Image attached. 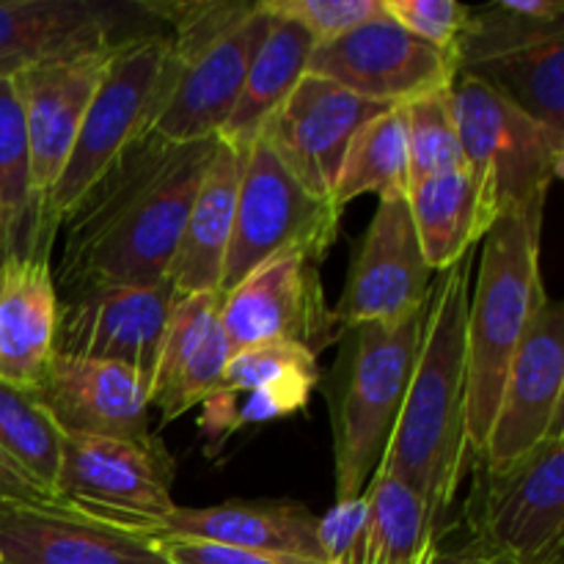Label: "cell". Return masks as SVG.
Masks as SVG:
<instances>
[{"mask_svg":"<svg viewBox=\"0 0 564 564\" xmlns=\"http://www.w3.org/2000/svg\"><path fill=\"white\" fill-rule=\"evenodd\" d=\"M405 135L411 185L427 176L466 169L452 86L405 105Z\"/></svg>","mask_w":564,"mask_h":564,"instance_id":"33","label":"cell"},{"mask_svg":"<svg viewBox=\"0 0 564 564\" xmlns=\"http://www.w3.org/2000/svg\"><path fill=\"white\" fill-rule=\"evenodd\" d=\"M564 433V303L545 284L534 292L532 314L507 372L494 427L474 463L507 466ZM471 463V466H474Z\"/></svg>","mask_w":564,"mask_h":564,"instance_id":"11","label":"cell"},{"mask_svg":"<svg viewBox=\"0 0 564 564\" xmlns=\"http://www.w3.org/2000/svg\"><path fill=\"white\" fill-rule=\"evenodd\" d=\"M408 207L419 246L435 275L460 262L466 253L477 251V242H482L490 226L499 220L468 169L413 182Z\"/></svg>","mask_w":564,"mask_h":564,"instance_id":"27","label":"cell"},{"mask_svg":"<svg viewBox=\"0 0 564 564\" xmlns=\"http://www.w3.org/2000/svg\"><path fill=\"white\" fill-rule=\"evenodd\" d=\"M165 564H325L301 556L268 554V551L237 549V545L204 543L191 538H154Z\"/></svg>","mask_w":564,"mask_h":564,"instance_id":"36","label":"cell"},{"mask_svg":"<svg viewBox=\"0 0 564 564\" xmlns=\"http://www.w3.org/2000/svg\"><path fill=\"white\" fill-rule=\"evenodd\" d=\"M113 47L66 64L36 66L14 77L25 113L28 149H31V182L36 202V251L50 257L53 242L44 237V213L50 196L66 169L77 130L83 124L88 102L102 77Z\"/></svg>","mask_w":564,"mask_h":564,"instance_id":"20","label":"cell"},{"mask_svg":"<svg viewBox=\"0 0 564 564\" xmlns=\"http://www.w3.org/2000/svg\"><path fill=\"white\" fill-rule=\"evenodd\" d=\"M220 325L231 352L281 341L319 356L345 334L325 297L319 264L301 253L270 259L220 295Z\"/></svg>","mask_w":564,"mask_h":564,"instance_id":"12","label":"cell"},{"mask_svg":"<svg viewBox=\"0 0 564 564\" xmlns=\"http://www.w3.org/2000/svg\"><path fill=\"white\" fill-rule=\"evenodd\" d=\"M174 457L158 435H64L53 494L66 510L127 532L160 538L176 510Z\"/></svg>","mask_w":564,"mask_h":564,"instance_id":"9","label":"cell"},{"mask_svg":"<svg viewBox=\"0 0 564 564\" xmlns=\"http://www.w3.org/2000/svg\"><path fill=\"white\" fill-rule=\"evenodd\" d=\"M540 240L543 231L510 213L499 215L482 237L466 325L468 468L488 444L507 372L532 314L534 292L543 284Z\"/></svg>","mask_w":564,"mask_h":564,"instance_id":"3","label":"cell"},{"mask_svg":"<svg viewBox=\"0 0 564 564\" xmlns=\"http://www.w3.org/2000/svg\"><path fill=\"white\" fill-rule=\"evenodd\" d=\"M231 347L220 325V292H196L176 301L152 369V408L163 424L202 405L218 386Z\"/></svg>","mask_w":564,"mask_h":564,"instance_id":"23","label":"cell"},{"mask_svg":"<svg viewBox=\"0 0 564 564\" xmlns=\"http://www.w3.org/2000/svg\"><path fill=\"white\" fill-rule=\"evenodd\" d=\"M3 505H58V501L0 449V507Z\"/></svg>","mask_w":564,"mask_h":564,"instance_id":"37","label":"cell"},{"mask_svg":"<svg viewBox=\"0 0 564 564\" xmlns=\"http://www.w3.org/2000/svg\"><path fill=\"white\" fill-rule=\"evenodd\" d=\"M308 72L339 83L369 102L394 108L449 88L457 77V61L380 11L334 42L317 44Z\"/></svg>","mask_w":564,"mask_h":564,"instance_id":"14","label":"cell"},{"mask_svg":"<svg viewBox=\"0 0 564 564\" xmlns=\"http://www.w3.org/2000/svg\"><path fill=\"white\" fill-rule=\"evenodd\" d=\"M215 147L218 135L171 143L152 132L130 143L61 224L58 301L163 284Z\"/></svg>","mask_w":564,"mask_h":564,"instance_id":"1","label":"cell"},{"mask_svg":"<svg viewBox=\"0 0 564 564\" xmlns=\"http://www.w3.org/2000/svg\"><path fill=\"white\" fill-rule=\"evenodd\" d=\"M463 538L516 564H564V433L507 466H471Z\"/></svg>","mask_w":564,"mask_h":564,"instance_id":"8","label":"cell"},{"mask_svg":"<svg viewBox=\"0 0 564 564\" xmlns=\"http://www.w3.org/2000/svg\"><path fill=\"white\" fill-rule=\"evenodd\" d=\"M273 17L259 0L257 9L231 31L209 42L198 53L176 61L169 94L154 116L152 135L171 143H191L215 138L235 110L246 83L248 66L259 44L268 36Z\"/></svg>","mask_w":564,"mask_h":564,"instance_id":"18","label":"cell"},{"mask_svg":"<svg viewBox=\"0 0 564 564\" xmlns=\"http://www.w3.org/2000/svg\"><path fill=\"white\" fill-rule=\"evenodd\" d=\"M174 58L165 31L138 33L113 47L88 102L66 169L44 213V237H58L66 215L130 143L147 135L169 94Z\"/></svg>","mask_w":564,"mask_h":564,"instance_id":"5","label":"cell"},{"mask_svg":"<svg viewBox=\"0 0 564 564\" xmlns=\"http://www.w3.org/2000/svg\"><path fill=\"white\" fill-rule=\"evenodd\" d=\"M264 9L275 17L295 20L317 44H328L378 17L383 11V0H264Z\"/></svg>","mask_w":564,"mask_h":564,"instance_id":"35","label":"cell"},{"mask_svg":"<svg viewBox=\"0 0 564 564\" xmlns=\"http://www.w3.org/2000/svg\"><path fill=\"white\" fill-rule=\"evenodd\" d=\"M0 564H165L154 538L61 505L0 507Z\"/></svg>","mask_w":564,"mask_h":564,"instance_id":"22","label":"cell"},{"mask_svg":"<svg viewBox=\"0 0 564 564\" xmlns=\"http://www.w3.org/2000/svg\"><path fill=\"white\" fill-rule=\"evenodd\" d=\"M160 538H191L325 562L319 518L297 501H224L213 507H176Z\"/></svg>","mask_w":564,"mask_h":564,"instance_id":"26","label":"cell"},{"mask_svg":"<svg viewBox=\"0 0 564 564\" xmlns=\"http://www.w3.org/2000/svg\"><path fill=\"white\" fill-rule=\"evenodd\" d=\"M389 110L347 91L339 83L306 72L259 130L262 141L308 191L328 196L352 135Z\"/></svg>","mask_w":564,"mask_h":564,"instance_id":"16","label":"cell"},{"mask_svg":"<svg viewBox=\"0 0 564 564\" xmlns=\"http://www.w3.org/2000/svg\"><path fill=\"white\" fill-rule=\"evenodd\" d=\"M61 444L64 433L39 405L33 391L0 383V449L50 496H55L53 485L61 466Z\"/></svg>","mask_w":564,"mask_h":564,"instance_id":"32","label":"cell"},{"mask_svg":"<svg viewBox=\"0 0 564 564\" xmlns=\"http://www.w3.org/2000/svg\"><path fill=\"white\" fill-rule=\"evenodd\" d=\"M435 273L424 259L408 196L378 202L358 240L345 290L334 306L341 330L369 323H402L424 312Z\"/></svg>","mask_w":564,"mask_h":564,"instance_id":"15","label":"cell"},{"mask_svg":"<svg viewBox=\"0 0 564 564\" xmlns=\"http://www.w3.org/2000/svg\"><path fill=\"white\" fill-rule=\"evenodd\" d=\"M457 75L496 94L564 138V3L496 0L471 9L457 44Z\"/></svg>","mask_w":564,"mask_h":564,"instance_id":"6","label":"cell"},{"mask_svg":"<svg viewBox=\"0 0 564 564\" xmlns=\"http://www.w3.org/2000/svg\"><path fill=\"white\" fill-rule=\"evenodd\" d=\"M270 17H273V22L268 28V36L262 39L251 66H248L235 110L218 132V138L240 149H248L257 141L259 130L270 119V113L284 102L286 94L308 72V58L317 47L312 33L297 25L295 20L275 14Z\"/></svg>","mask_w":564,"mask_h":564,"instance_id":"28","label":"cell"},{"mask_svg":"<svg viewBox=\"0 0 564 564\" xmlns=\"http://www.w3.org/2000/svg\"><path fill=\"white\" fill-rule=\"evenodd\" d=\"M246 154L248 149L218 138L213 160L193 196L180 248L165 275L169 286L180 297L196 292H220Z\"/></svg>","mask_w":564,"mask_h":564,"instance_id":"25","label":"cell"},{"mask_svg":"<svg viewBox=\"0 0 564 564\" xmlns=\"http://www.w3.org/2000/svg\"><path fill=\"white\" fill-rule=\"evenodd\" d=\"M474 270L477 251L433 279L411 380L375 471L413 490L444 534L468 471L466 325Z\"/></svg>","mask_w":564,"mask_h":564,"instance_id":"2","label":"cell"},{"mask_svg":"<svg viewBox=\"0 0 564 564\" xmlns=\"http://www.w3.org/2000/svg\"><path fill=\"white\" fill-rule=\"evenodd\" d=\"M383 11L408 33L457 61V44L471 20V6L457 0H383Z\"/></svg>","mask_w":564,"mask_h":564,"instance_id":"34","label":"cell"},{"mask_svg":"<svg viewBox=\"0 0 564 564\" xmlns=\"http://www.w3.org/2000/svg\"><path fill=\"white\" fill-rule=\"evenodd\" d=\"M367 521L358 564H430L441 532L413 490L397 479L375 474L367 488Z\"/></svg>","mask_w":564,"mask_h":564,"instance_id":"29","label":"cell"},{"mask_svg":"<svg viewBox=\"0 0 564 564\" xmlns=\"http://www.w3.org/2000/svg\"><path fill=\"white\" fill-rule=\"evenodd\" d=\"M152 378L124 364L58 356L33 389L39 405L64 435L149 438L152 435Z\"/></svg>","mask_w":564,"mask_h":564,"instance_id":"21","label":"cell"},{"mask_svg":"<svg viewBox=\"0 0 564 564\" xmlns=\"http://www.w3.org/2000/svg\"><path fill=\"white\" fill-rule=\"evenodd\" d=\"M317 356L297 345H257L231 352L218 386L202 402L198 433L213 455L231 433L303 411L319 386Z\"/></svg>","mask_w":564,"mask_h":564,"instance_id":"19","label":"cell"},{"mask_svg":"<svg viewBox=\"0 0 564 564\" xmlns=\"http://www.w3.org/2000/svg\"><path fill=\"white\" fill-rule=\"evenodd\" d=\"M58 290L50 257L0 262V383L33 391L55 356Z\"/></svg>","mask_w":564,"mask_h":564,"instance_id":"24","label":"cell"},{"mask_svg":"<svg viewBox=\"0 0 564 564\" xmlns=\"http://www.w3.org/2000/svg\"><path fill=\"white\" fill-rule=\"evenodd\" d=\"M422 319L419 312L402 323H369L341 334L328 383L336 501L367 494L383 460L416 361Z\"/></svg>","mask_w":564,"mask_h":564,"instance_id":"4","label":"cell"},{"mask_svg":"<svg viewBox=\"0 0 564 564\" xmlns=\"http://www.w3.org/2000/svg\"><path fill=\"white\" fill-rule=\"evenodd\" d=\"M430 564H516V562H507L501 556L488 554V551L477 549L474 543H468L466 538L463 540H452L449 534H444L438 543V551H435L433 562Z\"/></svg>","mask_w":564,"mask_h":564,"instance_id":"38","label":"cell"},{"mask_svg":"<svg viewBox=\"0 0 564 564\" xmlns=\"http://www.w3.org/2000/svg\"><path fill=\"white\" fill-rule=\"evenodd\" d=\"M154 25L147 3L0 0V77L105 53Z\"/></svg>","mask_w":564,"mask_h":564,"instance_id":"13","label":"cell"},{"mask_svg":"<svg viewBox=\"0 0 564 564\" xmlns=\"http://www.w3.org/2000/svg\"><path fill=\"white\" fill-rule=\"evenodd\" d=\"M339 218L334 198L308 191L262 141H253L237 193L220 295L284 253H301L319 264L339 237Z\"/></svg>","mask_w":564,"mask_h":564,"instance_id":"10","label":"cell"},{"mask_svg":"<svg viewBox=\"0 0 564 564\" xmlns=\"http://www.w3.org/2000/svg\"><path fill=\"white\" fill-rule=\"evenodd\" d=\"M466 169L496 215H518L543 231L545 202L564 171V138L507 102L477 77L452 83Z\"/></svg>","mask_w":564,"mask_h":564,"instance_id":"7","label":"cell"},{"mask_svg":"<svg viewBox=\"0 0 564 564\" xmlns=\"http://www.w3.org/2000/svg\"><path fill=\"white\" fill-rule=\"evenodd\" d=\"M36 251V202L25 113L14 77H0V262Z\"/></svg>","mask_w":564,"mask_h":564,"instance_id":"31","label":"cell"},{"mask_svg":"<svg viewBox=\"0 0 564 564\" xmlns=\"http://www.w3.org/2000/svg\"><path fill=\"white\" fill-rule=\"evenodd\" d=\"M408 191H411V171H408L405 105H394L369 119L352 135L330 198L336 207L345 209V204L356 202L364 193H375L380 202H386V198L408 196Z\"/></svg>","mask_w":564,"mask_h":564,"instance_id":"30","label":"cell"},{"mask_svg":"<svg viewBox=\"0 0 564 564\" xmlns=\"http://www.w3.org/2000/svg\"><path fill=\"white\" fill-rule=\"evenodd\" d=\"M176 295L158 286H110L58 301L55 352L124 364L152 378Z\"/></svg>","mask_w":564,"mask_h":564,"instance_id":"17","label":"cell"}]
</instances>
